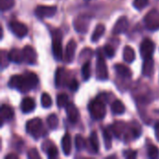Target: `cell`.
Listing matches in <instances>:
<instances>
[{
  "instance_id": "cell-1",
  "label": "cell",
  "mask_w": 159,
  "mask_h": 159,
  "mask_svg": "<svg viewBox=\"0 0 159 159\" xmlns=\"http://www.w3.org/2000/svg\"><path fill=\"white\" fill-rule=\"evenodd\" d=\"M38 83V77L34 73H25L24 75H17L11 76L8 81V87L15 89L20 92H27L34 89Z\"/></svg>"
},
{
  "instance_id": "cell-2",
  "label": "cell",
  "mask_w": 159,
  "mask_h": 159,
  "mask_svg": "<svg viewBox=\"0 0 159 159\" xmlns=\"http://www.w3.org/2000/svg\"><path fill=\"white\" fill-rule=\"evenodd\" d=\"M89 110L92 118L96 120H102L105 117L106 115V107L105 103L101 99H96L92 101L89 105Z\"/></svg>"
},
{
  "instance_id": "cell-3",
  "label": "cell",
  "mask_w": 159,
  "mask_h": 159,
  "mask_svg": "<svg viewBox=\"0 0 159 159\" xmlns=\"http://www.w3.org/2000/svg\"><path fill=\"white\" fill-rule=\"evenodd\" d=\"M52 36V53L57 61L62 59V34L60 30H54L51 33Z\"/></svg>"
},
{
  "instance_id": "cell-4",
  "label": "cell",
  "mask_w": 159,
  "mask_h": 159,
  "mask_svg": "<svg viewBox=\"0 0 159 159\" xmlns=\"http://www.w3.org/2000/svg\"><path fill=\"white\" fill-rule=\"evenodd\" d=\"M26 131L28 134H30L35 140L42 137L44 134V128H43V123H42L41 119L34 118V119L27 121Z\"/></svg>"
},
{
  "instance_id": "cell-5",
  "label": "cell",
  "mask_w": 159,
  "mask_h": 159,
  "mask_svg": "<svg viewBox=\"0 0 159 159\" xmlns=\"http://www.w3.org/2000/svg\"><path fill=\"white\" fill-rule=\"evenodd\" d=\"M145 27L150 31L159 30V11L157 9L150 10L144 17Z\"/></svg>"
},
{
  "instance_id": "cell-6",
  "label": "cell",
  "mask_w": 159,
  "mask_h": 159,
  "mask_svg": "<svg viewBox=\"0 0 159 159\" xmlns=\"http://www.w3.org/2000/svg\"><path fill=\"white\" fill-rule=\"evenodd\" d=\"M96 75L97 78L100 80H106L108 78V68L106 61L104 60V57L101 53V51H98V60L96 64Z\"/></svg>"
},
{
  "instance_id": "cell-7",
  "label": "cell",
  "mask_w": 159,
  "mask_h": 159,
  "mask_svg": "<svg viewBox=\"0 0 159 159\" xmlns=\"http://www.w3.org/2000/svg\"><path fill=\"white\" fill-rule=\"evenodd\" d=\"M155 43L149 39V38H145L142 44H141V48H140V51H141V56L142 58L144 60V59H148V58H152L153 57V54L155 52Z\"/></svg>"
},
{
  "instance_id": "cell-8",
  "label": "cell",
  "mask_w": 159,
  "mask_h": 159,
  "mask_svg": "<svg viewBox=\"0 0 159 159\" xmlns=\"http://www.w3.org/2000/svg\"><path fill=\"white\" fill-rule=\"evenodd\" d=\"M89 22H90V17L89 16L80 15L74 21V27L78 33L85 34V33H87V31L89 29Z\"/></svg>"
},
{
  "instance_id": "cell-9",
  "label": "cell",
  "mask_w": 159,
  "mask_h": 159,
  "mask_svg": "<svg viewBox=\"0 0 159 159\" xmlns=\"http://www.w3.org/2000/svg\"><path fill=\"white\" fill-rule=\"evenodd\" d=\"M8 26H9L10 31L19 38L24 37L27 34V33H28V28L26 27V25L21 23V22H20V21L12 20V21L9 22Z\"/></svg>"
},
{
  "instance_id": "cell-10",
  "label": "cell",
  "mask_w": 159,
  "mask_h": 159,
  "mask_svg": "<svg viewBox=\"0 0 159 159\" xmlns=\"http://www.w3.org/2000/svg\"><path fill=\"white\" fill-rule=\"evenodd\" d=\"M57 12L56 6H38L35 8V15L39 18H51Z\"/></svg>"
},
{
  "instance_id": "cell-11",
  "label": "cell",
  "mask_w": 159,
  "mask_h": 159,
  "mask_svg": "<svg viewBox=\"0 0 159 159\" xmlns=\"http://www.w3.org/2000/svg\"><path fill=\"white\" fill-rule=\"evenodd\" d=\"M22 55H23V61H25L28 64H34L36 61L37 54L34 48L30 46H26L22 49Z\"/></svg>"
},
{
  "instance_id": "cell-12",
  "label": "cell",
  "mask_w": 159,
  "mask_h": 159,
  "mask_svg": "<svg viewBox=\"0 0 159 159\" xmlns=\"http://www.w3.org/2000/svg\"><path fill=\"white\" fill-rule=\"evenodd\" d=\"M66 109V114H67V117L69 119V121L73 124L77 123L78 119H79V112L77 110V108L74 105V103L72 102H68V104L65 107Z\"/></svg>"
},
{
  "instance_id": "cell-13",
  "label": "cell",
  "mask_w": 159,
  "mask_h": 159,
  "mask_svg": "<svg viewBox=\"0 0 159 159\" xmlns=\"http://www.w3.org/2000/svg\"><path fill=\"white\" fill-rule=\"evenodd\" d=\"M128 27H129V20L127 19V17H121L116 22L114 29H113V33L115 34H123L127 31Z\"/></svg>"
},
{
  "instance_id": "cell-14",
  "label": "cell",
  "mask_w": 159,
  "mask_h": 159,
  "mask_svg": "<svg viewBox=\"0 0 159 159\" xmlns=\"http://www.w3.org/2000/svg\"><path fill=\"white\" fill-rule=\"evenodd\" d=\"M75 50H76V43L74 40H70L66 46L65 48V61L67 62H72L74 58H75Z\"/></svg>"
},
{
  "instance_id": "cell-15",
  "label": "cell",
  "mask_w": 159,
  "mask_h": 159,
  "mask_svg": "<svg viewBox=\"0 0 159 159\" xmlns=\"http://www.w3.org/2000/svg\"><path fill=\"white\" fill-rule=\"evenodd\" d=\"M154 68H155V63L153 58H148L143 60V75L145 76L150 77L154 74Z\"/></svg>"
},
{
  "instance_id": "cell-16",
  "label": "cell",
  "mask_w": 159,
  "mask_h": 159,
  "mask_svg": "<svg viewBox=\"0 0 159 159\" xmlns=\"http://www.w3.org/2000/svg\"><path fill=\"white\" fill-rule=\"evenodd\" d=\"M0 116H1V122L3 123L4 120L8 121L14 117V111L10 106L3 104L0 109Z\"/></svg>"
},
{
  "instance_id": "cell-17",
  "label": "cell",
  "mask_w": 159,
  "mask_h": 159,
  "mask_svg": "<svg viewBox=\"0 0 159 159\" xmlns=\"http://www.w3.org/2000/svg\"><path fill=\"white\" fill-rule=\"evenodd\" d=\"M61 149L65 156H69L72 151V139L69 133H66L61 139Z\"/></svg>"
},
{
  "instance_id": "cell-18",
  "label": "cell",
  "mask_w": 159,
  "mask_h": 159,
  "mask_svg": "<svg viewBox=\"0 0 159 159\" xmlns=\"http://www.w3.org/2000/svg\"><path fill=\"white\" fill-rule=\"evenodd\" d=\"M35 108V102L32 98L26 97L22 100L21 102V111L24 114L31 113L34 110Z\"/></svg>"
},
{
  "instance_id": "cell-19",
  "label": "cell",
  "mask_w": 159,
  "mask_h": 159,
  "mask_svg": "<svg viewBox=\"0 0 159 159\" xmlns=\"http://www.w3.org/2000/svg\"><path fill=\"white\" fill-rule=\"evenodd\" d=\"M111 131L114 134L115 137H116L117 139L121 138L123 133L125 132L126 129H127V125L123 122H116L112 127H111Z\"/></svg>"
},
{
  "instance_id": "cell-20",
  "label": "cell",
  "mask_w": 159,
  "mask_h": 159,
  "mask_svg": "<svg viewBox=\"0 0 159 159\" xmlns=\"http://www.w3.org/2000/svg\"><path fill=\"white\" fill-rule=\"evenodd\" d=\"M8 58L9 61L15 63H20L23 61V55L22 50L19 48H12L8 52Z\"/></svg>"
},
{
  "instance_id": "cell-21",
  "label": "cell",
  "mask_w": 159,
  "mask_h": 159,
  "mask_svg": "<svg viewBox=\"0 0 159 159\" xmlns=\"http://www.w3.org/2000/svg\"><path fill=\"white\" fill-rule=\"evenodd\" d=\"M115 70H116L117 75H119L120 76H123V77L129 78L132 75V73H131L130 69L129 67H127L126 65H124V64H119V63L116 64L115 65Z\"/></svg>"
},
{
  "instance_id": "cell-22",
  "label": "cell",
  "mask_w": 159,
  "mask_h": 159,
  "mask_svg": "<svg viewBox=\"0 0 159 159\" xmlns=\"http://www.w3.org/2000/svg\"><path fill=\"white\" fill-rule=\"evenodd\" d=\"M66 73L63 68H58L55 74V86L56 88H60L63 85L65 80Z\"/></svg>"
},
{
  "instance_id": "cell-23",
  "label": "cell",
  "mask_w": 159,
  "mask_h": 159,
  "mask_svg": "<svg viewBox=\"0 0 159 159\" xmlns=\"http://www.w3.org/2000/svg\"><path fill=\"white\" fill-rule=\"evenodd\" d=\"M89 146H90L92 153H98L99 149H100V144H99L98 135L95 131L91 132L89 139Z\"/></svg>"
},
{
  "instance_id": "cell-24",
  "label": "cell",
  "mask_w": 159,
  "mask_h": 159,
  "mask_svg": "<svg viewBox=\"0 0 159 159\" xmlns=\"http://www.w3.org/2000/svg\"><path fill=\"white\" fill-rule=\"evenodd\" d=\"M123 59L128 63H131L135 60V51L131 47L129 46L125 47L123 51Z\"/></svg>"
},
{
  "instance_id": "cell-25",
  "label": "cell",
  "mask_w": 159,
  "mask_h": 159,
  "mask_svg": "<svg viewBox=\"0 0 159 159\" xmlns=\"http://www.w3.org/2000/svg\"><path fill=\"white\" fill-rule=\"evenodd\" d=\"M112 112L115 114V115H122L125 113L126 111V108H125V105L124 103L119 101V100H116L113 103H112Z\"/></svg>"
},
{
  "instance_id": "cell-26",
  "label": "cell",
  "mask_w": 159,
  "mask_h": 159,
  "mask_svg": "<svg viewBox=\"0 0 159 159\" xmlns=\"http://www.w3.org/2000/svg\"><path fill=\"white\" fill-rule=\"evenodd\" d=\"M105 32V26L103 24H99L97 25V27L95 28L94 32L92 33V35H91V41L92 42H97L99 41V39L103 35Z\"/></svg>"
},
{
  "instance_id": "cell-27",
  "label": "cell",
  "mask_w": 159,
  "mask_h": 159,
  "mask_svg": "<svg viewBox=\"0 0 159 159\" xmlns=\"http://www.w3.org/2000/svg\"><path fill=\"white\" fill-rule=\"evenodd\" d=\"M112 131H110L108 129H104L102 130V136H103V141H104V145L107 150L111 149L112 147V143H113V137H112Z\"/></svg>"
},
{
  "instance_id": "cell-28",
  "label": "cell",
  "mask_w": 159,
  "mask_h": 159,
  "mask_svg": "<svg viewBox=\"0 0 159 159\" xmlns=\"http://www.w3.org/2000/svg\"><path fill=\"white\" fill-rule=\"evenodd\" d=\"M81 75L83 76V79L85 81H88L89 78H90V75H91V70H90V62L89 61H87L82 68H81Z\"/></svg>"
},
{
  "instance_id": "cell-29",
  "label": "cell",
  "mask_w": 159,
  "mask_h": 159,
  "mask_svg": "<svg viewBox=\"0 0 159 159\" xmlns=\"http://www.w3.org/2000/svg\"><path fill=\"white\" fill-rule=\"evenodd\" d=\"M44 150H46V153L48 155V157L49 158H55L58 157V148L51 143H49L48 145H46V148H43Z\"/></svg>"
},
{
  "instance_id": "cell-30",
  "label": "cell",
  "mask_w": 159,
  "mask_h": 159,
  "mask_svg": "<svg viewBox=\"0 0 159 159\" xmlns=\"http://www.w3.org/2000/svg\"><path fill=\"white\" fill-rule=\"evenodd\" d=\"M47 123H48V126L49 127L50 129H56L58 128V125H59L58 116L55 114L49 115L47 118Z\"/></svg>"
},
{
  "instance_id": "cell-31",
  "label": "cell",
  "mask_w": 159,
  "mask_h": 159,
  "mask_svg": "<svg viewBox=\"0 0 159 159\" xmlns=\"http://www.w3.org/2000/svg\"><path fill=\"white\" fill-rule=\"evenodd\" d=\"M75 148H76L77 151H81V150L85 149L86 146H87V143H86L85 139L81 135H76L75 136Z\"/></svg>"
},
{
  "instance_id": "cell-32",
  "label": "cell",
  "mask_w": 159,
  "mask_h": 159,
  "mask_svg": "<svg viewBox=\"0 0 159 159\" xmlns=\"http://www.w3.org/2000/svg\"><path fill=\"white\" fill-rule=\"evenodd\" d=\"M15 5V0H0V9L1 11H7L11 9Z\"/></svg>"
},
{
  "instance_id": "cell-33",
  "label": "cell",
  "mask_w": 159,
  "mask_h": 159,
  "mask_svg": "<svg viewBox=\"0 0 159 159\" xmlns=\"http://www.w3.org/2000/svg\"><path fill=\"white\" fill-rule=\"evenodd\" d=\"M68 104V96L64 93L59 94L57 96V105L59 108H63L66 107Z\"/></svg>"
},
{
  "instance_id": "cell-34",
  "label": "cell",
  "mask_w": 159,
  "mask_h": 159,
  "mask_svg": "<svg viewBox=\"0 0 159 159\" xmlns=\"http://www.w3.org/2000/svg\"><path fill=\"white\" fill-rule=\"evenodd\" d=\"M52 104L51 97L48 93H43L41 96V105L44 108H49Z\"/></svg>"
},
{
  "instance_id": "cell-35",
  "label": "cell",
  "mask_w": 159,
  "mask_h": 159,
  "mask_svg": "<svg viewBox=\"0 0 159 159\" xmlns=\"http://www.w3.org/2000/svg\"><path fill=\"white\" fill-rule=\"evenodd\" d=\"M148 157L152 159H157L159 157V149L155 145H150L148 147Z\"/></svg>"
},
{
  "instance_id": "cell-36",
  "label": "cell",
  "mask_w": 159,
  "mask_h": 159,
  "mask_svg": "<svg viewBox=\"0 0 159 159\" xmlns=\"http://www.w3.org/2000/svg\"><path fill=\"white\" fill-rule=\"evenodd\" d=\"M130 132H131V135H132V138H139L140 135H141V127L137 124V123H133L131 128H130Z\"/></svg>"
},
{
  "instance_id": "cell-37",
  "label": "cell",
  "mask_w": 159,
  "mask_h": 159,
  "mask_svg": "<svg viewBox=\"0 0 159 159\" xmlns=\"http://www.w3.org/2000/svg\"><path fill=\"white\" fill-rule=\"evenodd\" d=\"M149 4V0H134L133 1V6L135 8L141 10L146 7Z\"/></svg>"
},
{
  "instance_id": "cell-38",
  "label": "cell",
  "mask_w": 159,
  "mask_h": 159,
  "mask_svg": "<svg viewBox=\"0 0 159 159\" xmlns=\"http://www.w3.org/2000/svg\"><path fill=\"white\" fill-rule=\"evenodd\" d=\"M103 51L105 53V55L108 57V58H113L116 54V50H115V48L111 45H105L104 48H103Z\"/></svg>"
},
{
  "instance_id": "cell-39",
  "label": "cell",
  "mask_w": 159,
  "mask_h": 159,
  "mask_svg": "<svg viewBox=\"0 0 159 159\" xmlns=\"http://www.w3.org/2000/svg\"><path fill=\"white\" fill-rule=\"evenodd\" d=\"M9 58H8V53H6L4 50L1 52V69H4L8 65Z\"/></svg>"
},
{
  "instance_id": "cell-40",
  "label": "cell",
  "mask_w": 159,
  "mask_h": 159,
  "mask_svg": "<svg viewBox=\"0 0 159 159\" xmlns=\"http://www.w3.org/2000/svg\"><path fill=\"white\" fill-rule=\"evenodd\" d=\"M28 157L30 159H38L40 158V156H39V154H38V152H37V150L36 149H34V148H33V149H31L29 152H28Z\"/></svg>"
},
{
  "instance_id": "cell-41",
  "label": "cell",
  "mask_w": 159,
  "mask_h": 159,
  "mask_svg": "<svg viewBox=\"0 0 159 159\" xmlns=\"http://www.w3.org/2000/svg\"><path fill=\"white\" fill-rule=\"evenodd\" d=\"M78 87H79V84L76 79H72L71 82L69 83V89L72 91H76L78 89Z\"/></svg>"
},
{
  "instance_id": "cell-42",
  "label": "cell",
  "mask_w": 159,
  "mask_h": 159,
  "mask_svg": "<svg viewBox=\"0 0 159 159\" xmlns=\"http://www.w3.org/2000/svg\"><path fill=\"white\" fill-rule=\"evenodd\" d=\"M124 157L129 159H133L137 157V152L133 150H128L124 153Z\"/></svg>"
},
{
  "instance_id": "cell-43",
  "label": "cell",
  "mask_w": 159,
  "mask_h": 159,
  "mask_svg": "<svg viewBox=\"0 0 159 159\" xmlns=\"http://www.w3.org/2000/svg\"><path fill=\"white\" fill-rule=\"evenodd\" d=\"M155 133H156V137L159 142V122L157 123V125L155 126Z\"/></svg>"
},
{
  "instance_id": "cell-44",
  "label": "cell",
  "mask_w": 159,
  "mask_h": 159,
  "mask_svg": "<svg viewBox=\"0 0 159 159\" xmlns=\"http://www.w3.org/2000/svg\"><path fill=\"white\" fill-rule=\"evenodd\" d=\"M6 159H18V157L15 155V154H9V155H7L6 157Z\"/></svg>"
}]
</instances>
